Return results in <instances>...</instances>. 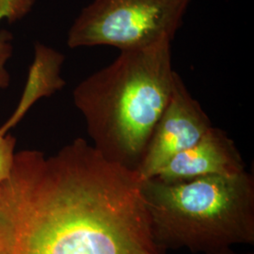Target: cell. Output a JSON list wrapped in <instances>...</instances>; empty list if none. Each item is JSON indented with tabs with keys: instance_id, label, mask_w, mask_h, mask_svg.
<instances>
[{
	"instance_id": "6da1fadb",
	"label": "cell",
	"mask_w": 254,
	"mask_h": 254,
	"mask_svg": "<svg viewBox=\"0 0 254 254\" xmlns=\"http://www.w3.org/2000/svg\"><path fill=\"white\" fill-rule=\"evenodd\" d=\"M136 171L76 138L15 153L0 184V254H160Z\"/></svg>"
},
{
	"instance_id": "7a4b0ae2",
	"label": "cell",
	"mask_w": 254,
	"mask_h": 254,
	"mask_svg": "<svg viewBox=\"0 0 254 254\" xmlns=\"http://www.w3.org/2000/svg\"><path fill=\"white\" fill-rule=\"evenodd\" d=\"M171 41L122 51L73 90L74 106L106 158L136 171L172 95L176 72Z\"/></svg>"
},
{
	"instance_id": "3957f363",
	"label": "cell",
	"mask_w": 254,
	"mask_h": 254,
	"mask_svg": "<svg viewBox=\"0 0 254 254\" xmlns=\"http://www.w3.org/2000/svg\"><path fill=\"white\" fill-rule=\"evenodd\" d=\"M141 193L159 250L217 254L254 243V180L247 172L174 183L152 177Z\"/></svg>"
},
{
	"instance_id": "277c9868",
	"label": "cell",
	"mask_w": 254,
	"mask_h": 254,
	"mask_svg": "<svg viewBox=\"0 0 254 254\" xmlns=\"http://www.w3.org/2000/svg\"><path fill=\"white\" fill-rule=\"evenodd\" d=\"M190 0H93L70 27V48L113 46L134 51L173 41Z\"/></svg>"
},
{
	"instance_id": "5b68a950",
	"label": "cell",
	"mask_w": 254,
	"mask_h": 254,
	"mask_svg": "<svg viewBox=\"0 0 254 254\" xmlns=\"http://www.w3.org/2000/svg\"><path fill=\"white\" fill-rule=\"evenodd\" d=\"M212 127L208 115L176 73L171 98L136 171L139 178L155 176L174 156L196 144Z\"/></svg>"
},
{
	"instance_id": "8992f818",
	"label": "cell",
	"mask_w": 254,
	"mask_h": 254,
	"mask_svg": "<svg viewBox=\"0 0 254 254\" xmlns=\"http://www.w3.org/2000/svg\"><path fill=\"white\" fill-rule=\"evenodd\" d=\"M244 172L245 163L234 140L223 130L212 127L196 144L174 156L154 177L174 183Z\"/></svg>"
},
{
	"instance_id": "52a82bcc",
	"label": "cell",
	"mask_w": 254,
	"mask_h": 254,
	"mask_svg": "<svg viewBox=\"0 0 254 254\" xmlns=\"http://www.w3.org/2000/svg\"><path fill=\"white\" fill-rule=\"evenodd\" d=\"M65 56L39 42L34 45V61L29 68L27 83L18 107L1 129L8 132L14 127L37 101L49 97L63 90L66 82L62 77Z\"/></svg>"
},
{
	"instance_id": "ba28073f",
	"label": "cell",
	"mask_w": 254,
	"mask_h": 254,
	"mask_svg": "<svg viewBox=\"0 0 254 254\" xmlns=\"http://www.w3.org/2000/svg\"><path fill=\"white\" fill-rule=\"evenodd\" d=\"M16 138L0 128V184L9 177L15 155Z\"/></svg>"
},
{
	"instance_id": "9c48e42d",
	"label": "cell",
	"mask_w": 254,
	"mask_h": 254,
	"mask_svg": "<svg viewBox=\"0 0 254 254\" xmlns=\"http://www.w3.org/2000/svg\"><path fill=\"white\" fill-rule=\"evenodd\" d=\"M13 53L12 35L8 30L0 31V90H6L10 84L9 74L6 64Z\"/></svg>"
},
{
	"instance_id": "30bf717a",
	"label": "cell",
	"mask_w": 254,
	"mask_h": 254,
	"mask_svg": "<svg viewBox=\"0 0 254 254\" xmlns=\"http://www.w3.org/2000/svg\"><path fill=\"white\" fill-rule=\"evenodd\" d=\"M35 0H0V19L7 17L9 22L25 16L34 5Z\"/></svg>"
},
{
	"instance_id": "8fae6325",
	"label": "cell",
	"mask_w": 254,
	"mask_h": 254,
	"mask_svg": "<svg viewBox=\"0 0 254 254\" xmlns=\"http://www.w3.org/2000/svg\"><path fill=\"white\" fill-rule=\"evenodd\" d=\"M233 254V253H231V252H229V251H226V252H223V253H219V254Z\"/></svg>"
}]
</instances>
